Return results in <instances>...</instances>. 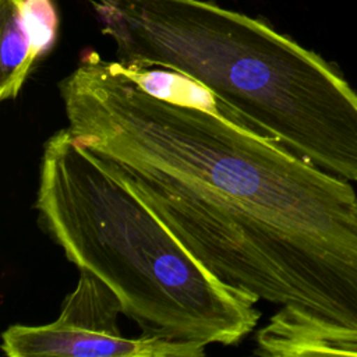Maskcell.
Wrapping results in <instances>:
<instances>
[{"instance_id":"cell-4","label":"cell","mask_w":357,"mask_h":357,"mask_svg":"<svg viewBox=\"0 0 357 357\" xmlns=\"http://www.w3.org/2000/svg\"><path fill=\"white\" fill-rule=\"evenodd\" d=\"M123 312L116 293L98 276L79 269L75 289L64 298L60 315L45 325L8 326L1 350L10 357H199L206 344L160 337L123 336Z\"/></svg>"},{"instance_id":"cell-2","label":"cell","mask_w":357,"mask_h":357,"mask_svg":"<svg viewBox=\"0 0 357 357\" xmlns=\"http://www.w3.org/2000/svg\"><path fill=\"white\" fill-rule=\"evenodd\" d=\"M117 60L180 71L252 131L357 181V92L268 22L208 0H88Z\"/></svg>"},{"instance_id":"cell-1","label":"cell","mask_w":357,"mask_h":357,"mask_svg":"<svg viewBox=\"0 0 357 357\" xmlns=\"http://www.w3.org/2000/svg\"><path fill=\"white\" fill-rule=\"evenodd\" d=\"M73 139L208 271L357 335V192L276 139L149 95L96 52L59 82Z\"/></svg>"},{"instance_id":"cell-3","label":"cell","mask_w":357,"mask_h":357,"mask_svg":"<svg viewBox=\"0 0 357 357\" xmlns=\"http://www.w3.org/2000/svg\"><path fill=\"white\" fill-rule=\"evenodd\" d=\"M33 206L43 231L116 293L142 336L229 346L255 329L258 298L195 259L68 127L43 144Z\"/></svg>"},{"instance_id":"cell-6","label":"cell","mask_w":357,"mask_h":357,"mask_svg":"<svg viewBox=\"0 0 357 357\" xmlns=\"http://www.w3.org/2000/svg\"><path fill=\"white\" fill-rule=\"evenodd\" d=\"M120 64L123 71L149 95L172 103L204 109L220 119L234 123L241 128L251 130L245 119H243L231 106L216 96L206 85L191 78L190 75L170 68H141L126 66L123 63Z\"/></svg>"},{"instance_id":"cell-7","label":"cell","mask_w":357,"mask_h":357,"mask_svg":"<svg viewBox=\"0 0 357 357\" xmlns=\"http://www.w3.org/2000/svg\"><path fill=\"white\" fill-rule=\"evenodd\" d=\"M24 0H0V99H15L36 63L22 20Z\"/></svg>"},{"instance_id":"cell-5","label":"cell","mask_w":357,"mask_h":357,"mask_svg":"<svg viewBox=\"0 0 357 357\" xmlns=\"http://www.w3.org/2000/svg\"><path fill=\"white\" fill-rule=\"evenodd\" d=\"M257 353L264 356H305L326 353L357 354V335L280 308L257 332Z\"/></svg>"},{"instance_id":"cell-8","label":"cell","mask_w":357,"mask_h":357,"mask_svg":"<svg viewBox=\"0 0 357 357\" xmlns=\"http://www.w3.org/2000/svg\"><path fill=\"white\" fill-rule=\"evenodd\" d=\"M22 20L29 38L35 63L54 46L59 31V14L53 0H24Z\"/></svg>"}]
</instances>
